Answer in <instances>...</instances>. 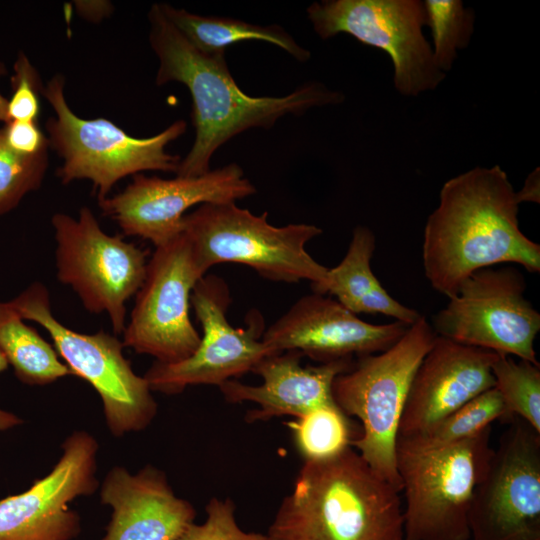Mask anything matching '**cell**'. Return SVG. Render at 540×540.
I'll return each instance as SVG.
<instances>
[{
  "mask_svg": "<svg viewBox=\"0 0 540 540\" xmlns=\"http://www.w3.org/2000/svg\"><path fill=\"white\" fill-rule=\"evenodd\" d=\"M148 20L150 46L159 60L156 84L179 82L192 98L195 139L180 161L177 176L208 172L217 149L247 129H268L287 114L301 115L314 107L344 101L343 93L316 81L282 97L250 96L233 79L225 53H204L195 48L167 19L159 3L151 6Z\"/></svg>",
  "mask_w": 540,
  "mask_h": 540,
  "instance_id": "obj_1",
  "label": "cell"
},
{
  "mask_svg": "<svg viewBox=\"0 0 540 540\" xmlns=\"http://www.w3.org/2000/svg\"><path fill=\"white\" fill-rule=\"evenodd\" d=\"M519 203L498 165L447 180L423 233L422 262L431 287L448 299L474 271L515 263L540 271V245L520 229Z\"/></svg>",
  "mask_w": 540,
  "mask_h": 540,
  "instance_id": "obj_2",
  "label": "cell"
},
{
  "mask_svg": "<svg viewBox=\"0 0 540 540\" xmlns=\"http://www.w3.org/2000/svg\"><path fill=\"white\" fill-rule=\"evenodd\" d=\"M399 494L349 446L330 458L305 460L266 535L269 540H404Z\"/></svg>",
  "mask_w": 540,
  "mask_h": 540,
  "instance_id": "obj_3",
  "label": "cell"
},
{
  "mask_svg": "<svg viewBox=\"0 0 540 540\" xmlns=\"http://www.w3.org/2000/svg\"><path fill=\"white\" fill-rule=\"evenodd\" d=\"M436 336L432 325L421 315L391 347L359 358L332 384L336 405L345 415L355 416L362 423L361 436L352 439L350 446L399 492V424L415 372Z\"/></svg>",
  "mask_w": 540,
  "mask_h": 540,
  "instance_id": "obj_4",
  "label": "cell"
},
{
  "mask_svg": "<svg viewBox=\"0 0 540 540\" xmlns=\"http://www.w3.org/2000/svg\"><path fill=\"white\" fill-rule=\"evenodd\" d=\"M64 84V77L55 75L42 92L55 113L47 120L46 130L49 147L63 160L56 170L63 184L89 180L100 202L129 175L149 170L176 174L182 158L166 148L185 133V120L173 122L154 136L136 138L106 118L76 115L66 101Z\"/></svg>",
  "mask_w": 540,
  "mask_h": 540,
  "instance_id": "obj_5",
  "label": "cell"
},
{
  "mask_svg": "<svg viewBox=\"0 0 540 540\" xmlns=\"http://www.w3.org/2000/svg\"><path fill=\"white\" fill-rule=\"evenodd\" d=\"M267 216L254 215L236 202L205 203L184 216L182 232L205 272L219 263H237L276 282L308 280L316 290L329 268L312 258L305 245L322 229L305 223L277 227Z\"/></svg>",
  "mask_w": 540,
  "mask_h": 540,
  "instance_id": "obj_6",
  "label": "cell"
},
{
  "mask_svg": "<svg viewBox=\"0 0 540 540\" xmlns=\"http://www.w3.org/2000/svg\"><path fill=\"white\" fill-rule=\"evenodd\" d=\"M491 426L459 443L418 449L397 439L404 540H469V511L493 448Z\"/></svg>",
  "mask_w": 540,
  "mask_h": 540,
  "instance_id": "obj_7",
  "label": "cell"
},
{
  "mask_svg": "<svg viewBox=\"0 0 540 540\" xmlns=\"http://www.w3.org/2000/svg\"><path fill=\"white\" fill-rule=\"evenodd\" d=\"M10 306L23 320L41 325L72 375L87 381L102 400L109 431L117 437L145 429L157 414L147 380L138 376L123 355V342L103 330L94 334L74 331L53 315L49 292L35 282Z\"/></svg>",
  "mask_w": 540,
  "mask_h": 540,
  "instance_id": "obj_8",
  "label": "cell"
},
{
  "mask_svg": "<svg viewBox=\"0 0 540 540\" xmlns=\"http://www.w3.org/2000/svg\"><path fill=\"white\" fill-rule=\"evenodd\" d=\"M51 223L58 280L74 290L87 311L106 313L115 334L123 333L126 303L146 276V252L106 234L88 207L80 209L77 219L56 213Z\"/></svg>",
  "mask_w": 540,
  "mask_h": 540,
  "instance_id": "obj_9",
  "label": "cell"
},
{
  "mask_svg": "<svg viewBox=\"0 0 540 540\" xmlns=\"http://www.w3.org/2000/svg\"><path fill=\"white\" fill-rule=\"evenodd\" d=\"M307 16L321 39L344 33L386 52L393 66L394 87L403 96L433 91L446 78L423 34V1L323 0L312 3Z\"/></svg>",
  "mask_w": 540,
  "mask_h": 540,
  "instance_id": "obj_10",
  "label": "cell"
},
{
  "mask_svg": "<svg viewBox=\"0 0 540 540\" xmlns=\"http://www.w3.org/2000/svg\"><path fill=\"white\" fill-rule=\"evenodd\" d=\"M527 284L512 266H490L470 274L434 316L438 336L539 364L534 342L540 314L525 298Z\"/></svg>",
  "mask_w": 540,
  "mask_h": 540,
  "instance_id": "obj_11",
  "label": "cell"
},
{
  "mask_svg": "<svg viewBox=\"0 0 540 540\" xmlns=\"http://www.w3.org/2000/svg\"><path fill=\"white\" fill-rule=\"evenodd\" d=\"M205 275L183 232L156 247L123 331V345L163 364L191 356L201 336L190 320V299L193 288Z\"/></svg>",
  "mask_w": 540,
  "mask_h": 540,
  "instance_id": "obj_12",
  "label": "cell"
},
{
  "mask_svg": "<svg viewBox=\"0 0 540 540\" xmlns=\"http://www.w3.org/2000/svg\"><path fill=\"white\" fill-rule=\"evenodd\" d=\"M190 302L203 334L194 353L173 364L155 362L145 373L152 391L177 394L187 386L218 385L253 372L274 353L263 341L264 321L253 310L248 326L234 328L226 313L231 303L227 283L216 275L203 276L193 288Z\"/></svg>",
  "mask_w": 540,
  "mask_h": 540,
  "instance_id": "obj_13",
  "label": "cell"
},
{
  "mask_svg": "<svg viewBox=\"0 0 540 540\" xmlns=\"http://www.w3.org/2000/svg\"><path fill=\"white\" fill-rule=\"evenodd\" d=\"M509 420L475 487L469 540H540V433Z\"/></svg>",
  "mask_w": 540,
  "mask_h": 540,
  "instance_id": "obj_14",
  "label": "cell"
},
{
  "mask_svg": "<svg viewBox=\"0 0 540 540\" xmlns=\"http://www.w3.org/2000/svg\"><path fill=\"white\" fill-rule=\"evenodd\" d=\"M256 192L242 168L231 163L196 177L163 179L143 174L120 193L98 202L125 235L161 246L182 233L189 208L205 203H229Z\"/></svg>",
  "mask_w": 540,
  "mask_h": 540,
  "instance_id": "obj_15",
  "label": "cell"
},
{
  "mask_svg": "<svg viewBox=\"0 0 540 540\" xmlns=\"http://www.w3.org/2000/svg\"><path fill=\"white\" fill-rule=\"evenodd\" d=\"M99 445L86 431L73 432L63 453L45 477L26 491L0 500V540H72L81 530L80 517L69 504L98 488Z\"/></svg>",
  "mask_w": 540,
  "mask_h": 540,
  "instance_id": "obj_16",
  "label": "cell"
},
{
  "mask_svg": "<svg viewBox=\"0 0 540 540\" xmlns=\"http://www.w3.org/2000/svg\"><path fill=\"white\" fill-rule=\"evenodd\" d=\"M408 327L399 321L365 322L335 298L313 292L264 331L262 341L276 354L298 351L328 363L385 351Z\"/></svg>",
  "mask_w": 540,
  "mask_h": 540,
  "instance_id": "obj_17",
  "label": "cell"
},
{
  "mask_svg": "<svg viewBox=\"0 0 540 540\" xmlns=\"http://www.w3.org/2000/svg\"><path fill=\"white\" fill-rule=\"evenodd\" d=\"M496 352L436 336L413 377L398 438L431 429L447 415L494 387Z\"/></svg>",
  "mask_w": 540,
  "mask_h": 540,
  "instance_id": "obj_18",
  "label": "cell"
},
{
  "mask_svg": "<svg viewBox=\"0 0 540 540\" xmlns=\"http://www.w3.org/2000/svg\"><path fill=\"white\" fill-rule=\"evenodd\" d=\"M100 499L112 508L101 540H178L196 514L190 502L175 495L165 473L151 465L136 474L113 467Z\"/></svg>",
  "mask_w": 540,
  "mask_h": 540,
  "instance_id": "obj_19",
  "label": "cell"
},
{
  "mask_svg": "<svg viewBox=\"0 0 540 540\" xmlns=\"http://www.w3.org/2000/svg\"><path fill=\"white\" fill-rule=\"evenodd\" d=\"M301 356L298 351H286L263 359L253 371L261 376V385L228 380L219 388L229 402L249 401L258 405L259 408L248 412V421L283 415L296 418L311 410L336 404L332 395L333 381L354 366L352 359L303 367L300 365Z\"/></svg>",
  "mask_w": 540,
  "mask_h": 540,
  "instance_id": "obj_20",
  "label": "cell"
},
{
  "mask_svg": "<svg viewBox=\"0 0 540 540\" xmlns=\"http://www.w3.org/2000/svg\"><path fill=\"white\" fill-rule=\"evenodd\" d=\"M375 248L373 231L363 225L355 227L346 255L328 269L324 283L313 292L335 296L354 314H382L410 326L421 314L390 296L374 275L371 259Z\"/></svg>",
  "mask_w": 540,
  "mask_h": 540,
  "instance_id": "obj_21",
  "label": "cell"
},
{
  "mask_svg": "<svg viewBox=\"0 0 540 540\" xmlns=\"http://www.w3.org/2000/svg\"><path fill=\"white\" fill-rule=\"evenodd\" d=\"M167 19L195 48L204 53H225L228 46L248 40L273 44L299 62L309 60L311 53L278 25L261 26L239 19L201 16L184 9L159 3Z\"/></svg>",
  "mask_w": 540,
  "mask_h": 540,
  "instance_id": "obj_22",
  "label": "cell"
},
{
  "mask_svg": "<svg viewBox=\"0 0 540 540\" xmlns=\"http://www.w3.org/2000/svg\"><path fill=\"white\" fill-rule=\"evenodd\" d=\"M0 351L25 384L47 385L72 375L54 346L26 325L8 302H0Z\"/></svg>",
  "mask_w": 540,
  "mask_h": 540,
  "instance_id": "obj_23",
  "label": "cell"
},
{
  "mask_svg": "<svg viewBox=\"0 0 540 540\" xmlns=\"http://www.w3.org/2000/svg\"><path fill=\"white\" fill-rule=\"evenodd\" d=\"M511 417L499 392L493 387L447 415L427 432L397 439L418 449L440 448L479 434L497 419Z\"/></svg>",
  "mask_w": 540,
  "mask_h": 540,
  "instance_id": "obj_24",
  "label": "cell"
},
{
  "mask_svg": "<svg viewBox=\"0 0 540 540\" xmlns=\"http://www.w3.org/2000/svg\"><path fill=\"white\" fill-rule=\"evenodd\" d=\"M426 26L429 27L436 66L447 74L458 52L469 44L474 32L475 12L460 0H425Z\"/></svg>",
  "mask_w": 540,
  "mask_h": 540,
  "instance_id": "obj_25",
  "label": "cell"
},
{
  "mask_svg": "<svg viewBox=\"0 0 540 540\" xmlns=\"http://www.w3.org/2000/svg\"><path fill=\"white\" fill-rule=\"evenodd\" d=\"M494 388L510 416H518L540 433V365L499 355L492 365Z\"/></svg>",
  "mask_w": 540,
  "mask_h": 540,
  "instance_id": "obj_26",
  "label": "cell"
},
{
  "mask_svg": "<svg viewBox=\"0 0 540 540\" xmlns=\"http://www.w3.org/2000/svg\"><path fill=\"white\" fill-rule=\"evenodd\" d=\"M295 443L305 460L333 457L350 446V425L336 405L311 410L288 422Z\"/></svg>",
  "mask_w": 540,
  "mask_h": 540,
  "instance_id": "obj_27",
  "label": "cell"
},
{
  "mask_svg": "<svg viewBox=\"0 0 540 540\" xmlns=\"http://www.w3.org/2000/svg\"><path fill=\"white\" fill-rule=\"evenodd\" d=\"M48 167V152L27 157L8 147L0 128V216L16 208L30 192L39 189Z\"/></svg>",
  "mask_w": 540,
  "mask_h": 540,
  "instance_id": "obj_28",
  "label": "cell"
},
{
  "mask_svg": "<svg viewBox=\"0 0 540 540\" xmlns=\"http://www.w3.org/2000/svg\"><path fill=\"white\" fill-rule=\"evenodd\" d=\"M13 70L12 94L7 101L8 121H37L44 88L40 75L22 51L17 54Z\"/></svg>",
  "mask_w": 540,
  "mask_h": 540,
  "instance_id": "obj_29",
  "label": "cell"
},
{
  "mask_svg": "<svg viewBox=\"0 0 540 540\" xmlns=\"http://www.w3.org/2000/svg\"><path fill=\"white\" fill-rule=\"evenodd\" d=\"M206 514L202 524H191L178 540H269L266 534L247 532L238 525L230 498L213 497Z\"/></svg>",
  "mask_w": 540,
  "mask_h": 540,
  "instance_id": "obj_30",
  "label": "cell"
},
{
  "mask_svg": "<svg viewBox=\"0 0 540 540\" xmlns=\"http://www.w3.org/2000/svg\"><path fill=\"white\" fill-rule=\"evenodd\" d=\"M2 130L8 147L22 156L34 157L48 152L49 141L38 121H8Z\"/></svg>",
  "mask_w": 540,
  "mask_h": 540,
  "instance_id": "obj_31",
  "label": "cell"
},
{
  "mask_svg": "<svg viewBox=\"0 0 540 540\" xmlns=\"http://www.w3.org/2000/svg\"><path fill=\"white\" fill-rule=\"evenodd\" d=\"M75 8L82 18L91 22H99L113 11L108 1H76Z\"/></svg>",
  "mask_w": 540,
  "mask_h": 540,
  "instance_id": "obj_32",
  "label": "cell"
},
{
  "mask_svg": "<svg viewBox=\"0 0 540 540\" xmlns=\"http://www.w3.org/2000/svg\"><path fill=\"white\" fill-rule=\"evenodd\" d=\"M518 203L521 202H537L539 203V172L531 173L525 181L523 188L516 192Z\"/></svg>",
  "mask_w": 540,
  "mask_h": 540,
  "instance_id": "obj_33",
  "label": "cell"
},
{
  "mask_svg": "<svg viewBox=\"0 0 540 540\" xmlns=\"http://www.w3.org/2000/svg\"><path fill=\"white\" fill-rule=\"evenodd\" d=\"M8 361L0 351V373L8 368ZM22 423L15 414L0 409V431L7 430Z\"/></svg>",
  "mask_w": 540,
  "mask_h": 540,
  "instance_id": "obj_34",
  "label": "cell"
},
{
  "mask_svg": "<svg viewBox=\"0 0 540 540\" xmlns=\"http://www.w3.org/2000/svg\"><path fill=\"white\" fill-rule=\"evenodd\" d=\"M7 101L8 99L0 93V121L4 124L8 122Z\"/></svg>",
  "mask_w": 540,
  "mask_h": 540,
  "instance_id": "obj_35",
  "label": "cell"
},
{
  "mask_svg": "<svg viewBox=\"0 0 540 540\" xmlns=\"http://www.w3.org/2000/svg\"><path fill=\"white\" fill-rule=\"evenodd\" d=\"M7 70L2 62H0V76L5 75Z\"/></svg>",
  "mask_w": 540,
  "mask_h": 540,
  "instance_id": "obj_36",
  "label": "cell"
}]
</instances>
